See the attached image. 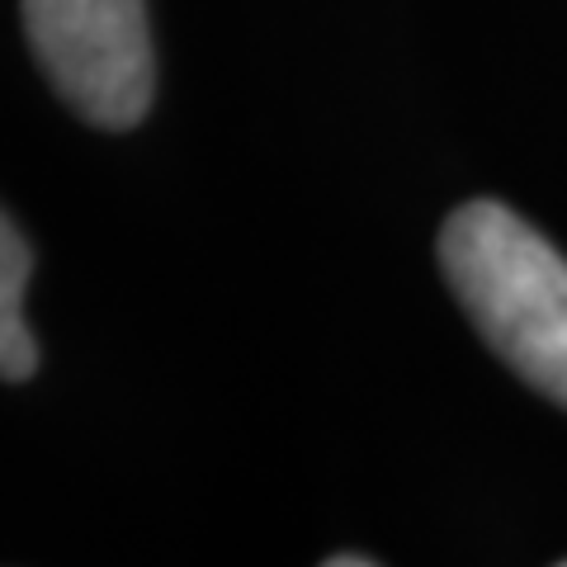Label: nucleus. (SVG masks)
I'll return each instance as SVG.
<instances>
[{
    "label": "nucleus",
    "mask_w": 567,
    "mask_h": 567,
    "mask_svg": "<svg viewBox=\"0 0 567 567\" xmlns=\"http://www.w3.org/2000/svg\"><path fill=\"white\" fill-rule=\"evenodd\" d=\"M327 567H374V558L369 554H331Z\"/></svg>",
    "instance_id": "obj_4"
},
{
    "label": "nucleus",
    "mask_w": 567,
    "mask_h": 567,
    "mask_svg": "<svg viewBox=\"0 0 567 567\" xmlns=\"http://www.w3.org/2000/svg\"><path fill=\"white\" fill-rule=\"evenodd\" d=\"M24 33L48 85L95 128H137L156 95L142 0H24Z\"/></svg>",
    "instance_id": "obj_2"
},
{
    "label": "nucleus",
    "mask_w": 567,
    "mask_h": 567,
    "mask_svg": "<svg viewBox=\"0 0 567 567\" xmlns=\"http://www.w3.org/2000/svg\"><path fill=\"white\" fill-rule=\"evenodd\" d=\"M33 270V251L6 213H0V379L24 383L39 369V341L24 322V284Z\"/></svg>",
    "instance_id": "obj_3"
},
{
    "label": "nucleus",
    "mask_w": 567,
    "mask_h": 567,
    "mask_svg": "<svg viewBox=\"0 0 567 567\" xmlns=\"http://www.w3.org/2000/svg\"><path fill=\"white\" fill-rule=\"evenodd\" d=\"M440 270L511 374L567 412V260L558 246L516 208L468 199L440 227Z\"/></svg>",
    "instance_id": "obj_1"
}]
</instances>
